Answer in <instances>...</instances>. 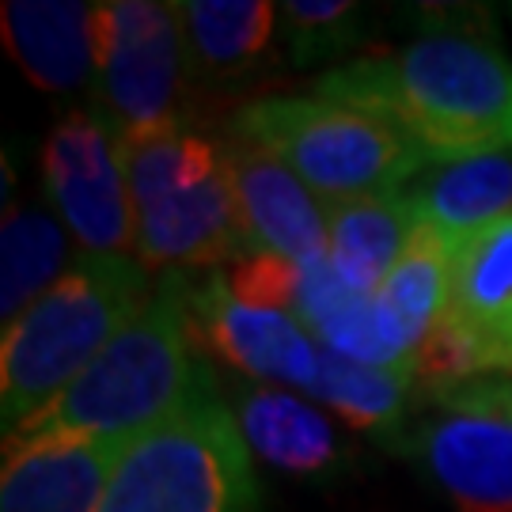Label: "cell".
<instances>
[{"label": "cell", "mask_w": 512, "mask_h": 512, "mask_svg": "<svg viewBox=\"0 0 512 512\" xmlns=\"http://www.w3.org/2000/svg\"><path fill=\"white\" fill-rule=\"evenodd\" d=\"M311 92L384 118L429 167L512 148V61L471 27L444 23L395 54L338 65Z\"/></svg>", "instance_id": "6da1fadb"}, {"label": "cell", "mask_w": 512, "mask_h": 512, "mask_svg": "<svg viewBox=\"0 0 512 512\" xmlns=\"http://www.w3.org/2000/svg\"><path fill=\"white\" fill-rule=\"evenodd\" d=\"M194 323L186 304V274H164L141 311L110 338V346L73 384L27 418L8 440H129L175 418L213 384L194 353Z\"/></svg>", "instance_id": "7a4b0ae2"}, {"label": "cell", "mask_w": 512, "mask_h": 512, "mask_svg": "<svg viewBox=\"0 0 512 512\" xmlns=\"http://www.w3.org/2000/svg\"><path fill=\"white\" fill-rule=\"evenodd\" d=\"M152 289L137 255H80L50 293L35 300L0 342L4 433L54 403L110 338L141 311Z\"/></svg>", "instance_id": "3957f363"}, {"label": "cell", "mask_w": 512, "mask_h": 512, "mask_svg": "<svg viewBox=\"0 0 512 512\" xmlns=\"http://www.w3.org/2000/svg\"><path fill=\"white\" fill-rule=\"evenodd\" d=\"M232 133L266 148L323 205L395 194L429 167L384 118L327 95H262L236 110Z\"/></svg>", "instance_id": "277c9868"}, {"label": "cell", "mask_w": 512, "mask_h": 512, "mask_svg": "<svg viewBox=\"0 0 512 512\" xmlns=\"http://www.w3.org/2000/svg\"><path fill=\"white\" fill-rule=\"evenodd\" d=\"M255 452L217 384L129 440L95 512H258Z\"/></svg>", "instance_id": "5b68a950"}, {"label": "cell", "mask_w": 512, "mask_h": 512, "mask_svg": "<svg viewBox=\"0 0 512 512\" xmlns=\"http://www.w3.org/2000/svg\"><path fill=\"white\" fill-rule=\"evenodd\" d=\"M186 46L179 4H95V114L118 145L186 122Z\"/></svg>", "instance_id": "8992f818"}, {"label": "cell", "mask_w": 512, "mask_h": 512, "mask_svg": "<svg viewBox=\"0 0 512 512\" xmlns=\"http://www.w3.org/2000/svg\"><path fill=\"white\" fill-rule=\"evenodd\" d=\"M437 399L410 437L414 459L456 512H512V380H471Z\"/></svg>", "instance_id": "52a82bcc"}, {"label": "cell", "mask_w": 512, "mask_h": 512, "mask_svg": "<svg viewBox=\"0 0 512 512\" xmlns=\"http://www.w3.org/2000/svg\"><path fill=\"white\" fill-rule=\"evenodd\" d=\"M42 194L84 255H137L122 145L95 110H69L50 129Z\"/></svg>", "instance_id": "ba28073f"}, {"label": "cell", "mask_w": 512, "mask_h": 512, "mask_svg": "<svg viewBox=\"0 0 512 512\" xmlns=\"http://www.w3.org/2000/svg\"><path fill=\"white\" fill-rule=\"evenodd\" d=\"M186 304H190L194 334L243 376L300 387L308 395L315 391L323 346L304 330L296 315L239 304L228 293V281L220 270L205 274L202 281L186 277Z\"/></svg>", "instance_id": "9c48e42d"}, {"label": "cell", "mask_w": 512, "mask_h": 512, "mask_svg": "<svg viewBox=\"0 0 512 512\" xmlns=\"http://www.w3.org/2000/svg\"><path fill=\"white\" fill-rule=\"evenodd\" d=\"M133 220H137V258L145 262L148 274L152 270L186 274L217 262L232 266L239 258L255 255L239 220L228 156L202 183L137 205Z\"/></svg>", "instance_id": "30bf717a"}, {"label": "cell", "mask_w": 512, "mask_h": 512, "mask_svg": "<svg viewBox=\"0 0 512 512\" xmlns=\"http://www.w3.org/2000/svg\"><path fill=\"white\" fill-rule=\"evenodd\" d=\"M224 156L236 186L239 220L255 255H281L296 266L327 255V205L289 167L236 133H224Z\"/></svg>", "instance_id": "8fae6325"}, {"label": "cell", "mask_w": 512, "mask_h": 512, "mask_svg": "<svg viewBox=\"0 0 512 512\" xmlns=\"http://www.w3.org/2000/svg\"><path fill=\"white\" fill-rule=\"evenodd\" d=\"M122 452L114 440H8L0 512H95Z\"/></svg>", "instance_id": "7c38bea8"}, {"label": "cell", "mask_w": 512, "mask_h": 512, "mask_svg": "<svg viewBox=\"0 0 512 512\" xmlns=\"http://www.w3.org/2000/svg\"><path fill=\"white\" fill-rule=\"evenodd\" d=\"M190 84L205 92H232L270 69L277 35V4L266 0H183L179 4Z\"/></svg>", "instance_id": "4fadbf2b"}, {"label": "cell", "mask_w": 512, "mask_h": 512, "mask_svg": "<svg viewBox=\"0 0 512 512\" xmlns=\"http://www.w3.org/2000/svg\"><path fill=\"white\" fill-rule=\"evenodd\" d=\"M444 319L475 342L486 376H512V217L459 243Z\"/></svg>", "instance_id": "5bb4252c"}, {"label": "cell", "mask_w": 512, "mask_h": 512, "mask_svg": "<svg viewBox=\"0 0 512 512\" xmlns=\"http://www.w3.org/2000/svg\"><path fill=\"white\" fill-rule=\"evenodd\" d=\"M296 319L319 346L338 357L418 376V353L403 346L399 334L384 323L376 296L353 293L346 281L334 274L327 255L300 266Z\"/></svg>", "instance_id": "9a60e30c"}, {"label": "cell", "mask_w": 512, "mask_h": 512, "mask_svg": "<svg viewBox=\"0 0 512 512\" xmlns=\"http://www.w3.org/2000/svg\"><path fill=\"white\" fill-rule=\"evenodd\" d=\"M0 12L8 54L31 84L57 95L95 84V4L8 0Z\"/></svg>", "instance_id": "2e32d148"}, {"label": "cell", "mask_w": 512, "mask_h": 512, "mask_svg": "<svg viewBox=\"0 0 512 512\" xmlns=\"http://www.w3.org/2000/svg\"><path fill=\"white\" fill-rule=\"evenodd\" d=\"M228 406L251 452L277 471L319 478L342 463V444L327 414L293 391L270 384H236Z\"/></svg>", "instance_id": "e0dca14e"}, {"label": "cell", "mask_w": 512, "mask_h": 512, "mask_svg": "<svg viewBox=\"0 0 512 512\" xmlns=\"http://www.w3.org/2000/svg\"><path fill=\"white\" fill-rule=\"evenodd\" d=\"M418 224L463 239L512 217V148L471 156L459 164L425 167L406 186Z\"/></svg>", "instance_id": "ac0fdd59"}, {"label": "cell", "mask_w": 512, "mask_h": 512, "mask_svg": "<svg viewBox=\"0 0 512 512\" xmlns=\"http://www.w3.org/2000/svg\"><path fill=\"white\" fill-rule=\"evenodd\" d=\"M418 217L406 190L327 205V258L353 293L376 296L414 236Z\"/></svg>", "instance_id": "d6986e66"}, {"label": "cell", "mask_w": 512, "mask_h": 512, "mask_svg": "<svg viewBox=\"0 0 512 512\" xmlns=\"http://www.w3.org/2000/svg\"><path fill=\"white\" fill-rule=\"evenodd\" d=\"M76 266L73 236L42 202H8L0 228V319L12 327Z\"/></svg>", "instance_id": "ffe728a7"}, {"label": "cell", "mask_w": 512, "mask_h": 512, "mask_svg": "<svg viewBox=\"0 0 512 512\" xmlns=\"http://www.w3.org/2000/svg\"><path fill=\"white\" fill-rule=\"evenodd\" d=\"M456 255L459 239L444 236L429 224H418L414 236L406 239L403 255L395 262V270L376 293V308L384 315V323L399 342L414 353L429 338V330L437 327L452 300V277H456Z\"/></svg>", "instance_id": "44dd1931"}, {"label": "cell", "mask_w": 512, "mask_h": 512, "mask_svg": "<svg viewBox=\"0 0 512 512\" xmlns=\"http://www.w3.org/2000/svg\"><path fill=\"white\" fill-rule=\"evenodd\" d=\"M418 376L391 372V368H372L361 361H349L323 349L319 361V380H315V399L330 410H338L349 425L368 429V433H395L406 418V399L410 384Z\"/></svg>", "instance_id": "7402d4cb"}, {"label": "cell", "mask_w": 512, "mask_h": 512, "mask_svg": "<svg viewBox=\"0 0 512 512\" xmlns=\"http://www.w3.org/2000/svg\"><path fill=\"white\" fill-rule=\"evenodd\" d=\"M361 8L346 0H285L277 4V35L289 61L311 69L319 61L346 54L361 38Z\"/></svg>", "instance_id": "603a6c76"}, {"label": "cell", "mask_w": 512, "mask_h": 512, "mask_svg": "<svg viewBox=\"0 0 512 512\" xmlns=\"http://www.w3.org/2000/svg\"><path fill=\"white\" fill-rule=\"evenodd\" d=\"M228 281V293L239 304L262 311H285L296 315V293H300V266L281 255H247L220 270Z\"/></svg>", "instance_id": "cb8c5ba5"}]
</instances>
